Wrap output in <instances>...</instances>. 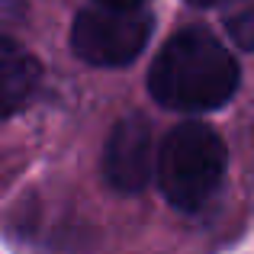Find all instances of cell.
<instances>
[{"label":"cell","instance_id":"obj_1","mask_svg":"<svg viewBox=\"0 0 254 254\" xmlns=\"http://www.w3.org/2000/svg\"><path fill=\"white\" fill-rule=\"evenodd\" d=\"M238 90V64L232 52L206 29L174 32L148 71V93L177 113H209Z\"/></svg>","mask_w":254,"mask_h":254},{"label":"cell","instance_id":"obj_2","mask_svg":"<svg viewBox=\"0 0 254 254\" xmlns=\"http://www.w3.org/2000/svg\"><path fill=\"white\" fill-rule=\"evenodd\" d=\"M229 151L212 126L199 119L177 123L155 155V177L164 199L180 212H199L225 180Z\"/></svg>","mask_w":254,"mask_h":254},{"label":"cell","instance_id":"obj_3","mask_svg":"<svg viewBox=\"0 0 254 254\" xmlns=\"http://www.w3.org/2000/svg\"><path fill=\"white\" fill-rule=\"evenodd\" d=\"M151 26V13H145L142 6L93 3L71 23V49L84 64L123 68L142 55Z\"/></svg>","mask_w":254,"mask_h":254},{"label":"cell","instance_id":"obj_4","mask_svg":"<svg viewBox=\"0 0 254 254\" xmlns=\"http://www.w3.org/2000/svg\"><path fill=\"white\" fill-rule=\"evenodd\" d=\"M103 177L113 190L119 193H138L155 177V145H151V129L142 116L119 119L113 126L103 148Z\"/></svg>","mask_w":254,"mask_h":254},{"label":"cell","instance_id":"obj_5","mask_svg":"<svg viewBox=\"0 0 254 254\" xmlns=\"http://www.w3.org/2000/svg\"><path fill=\"white\" fill-rule=\"evenodd\" d=\"M42 81L39 62L19 42L0 36V119H10L32 100Z\"/></svg>","mask_w":254,"mask_h":254},{"label":"cell","instance_id":"obj_6","mask_svg":"<svg viewBox=\"0 0 254 254\" xmlns=\"http://www.w3.org/2000/svg\"><path fill=\"white\" fill-rule=\"evenodd\" d=\"M222 23L235 45L254 49V0H229Z\"/></svg>","mask_w":254,"mask_h":254},{"label":"cell","instance_id":"obj_7","mask_svg":"<svg viewBox=\"0 0 254 254\" xmlns=\"http://www.w3.org/2000/svg\"><path fill=\"white\" fill-rule=\"evenodd\" d=\"M97 3H110V6H142L145 0H97Z\"/></svg>","mask_w":254,"mask_h":254},{"label":"cell","instance_id":"obj_8","mask_svg":"<svg viewBox=\"0 0 254 254\" xmlns=\"http://www.w3.org/2000/svg\"><path fill=\"white\" fill-rule=\"evenodd\" d=\"M190 6H212V3H219V0H187Z\"/></svg>","mask_w":254,"mask_h":254}]
</instances>
